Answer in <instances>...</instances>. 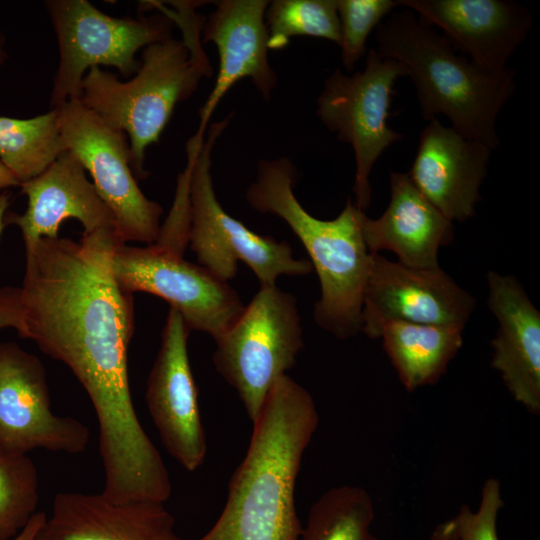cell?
Segmentation results:
<instances>
[{"label":"cell","mask_w":540,"mask_h":540,"mask_svg":"<svg viewBox=\"0 0 540 540\" xmlns=\"http://www.w3.org/2000/svg\"><path fill=\"white\" fill-rule=\"evenodd\" d=\"M119 244L125 243L116 230L102 229L79 241L41 238L25 245L14 326L73 372L94 407L99 446L110 451L132 448L145 436L128 378L133 297L112 268Z\"/></svg>","instance_id":"cell-1"},{"label":"cell","mask_w":540,"mask_h":540,"mask_svg":"<svg viewBox=\"0 0 540 540\" xmlns=\"http://www.w3.org/2000/svg\"><path fill=\"white\" fill-rule=\"evenodd\" d=\"M318 421L310 393L282 376L253 422L219 518L198 540H300L296 480Z\"/></svg>","instance_id":"cell-2"},{"label":"cell","mask_w":540,"mask_h":540,"mask_svg":"<svg viewBox=\"0 0 540 540\" xmlns=\"http://www.w3.org/2000/svg\"><path fill=\"white\" fill-rule=\"evenodd\" d=\"M164 10L182 32L145 47L139 70L131 79L92 67L81 84L79 101L129 141L131 168L137 180L144 169L146 149L159 141L176 105L190 98L213 68L201 41L205 17L196 10L207 1H169Z\"/></svg>","instance_id":"cell-3"},{"label":"cell","mask_w":540,"mask_h":540,"mask_svg":"<svg viewBox=\"0 0 540 540\" xmlns=\"http://www.w3.org/2000/svg\"><path fill=\"white\" fill-rule=\"evenodd\" d=\"M296 175L287 157L262 159L245 198L257 212L281 218L301 241L321 287L314 320L335 337L347 339L362 329L363 296L372 264L373 254L362 234L365 213L348 199L336 218L314 217L295 196Z\"/></svg>","instance_id":"cell-4"},{"label":"cell","mask_w":540,"mask_h":540,"mask_svg":"<svg viewBox=\"0 0 540 540\" xmlns=\"http://www.w3.org/2000/svg\"><path fill=\"white\" fill-rule=\"evenodd\" d=\"M375 41L378 54L401 64L412 80L424 120L442 114L464 137L499 147L496 119L514 93L513 69L479 66L409 9L381 22Z\"/></svg>","instance_id":"cell-5"},{"label":"cell","mask_w":540,"mask_h":540,"mask_svg":"<svg viewBox=\"0 0 540 540\" xmlns=\"http://www.w3.org/2000/svg\"><path fill=\"white\" fill-rule=\"evenodd\" d=\"M233 114L199 130L186 143L190 164V228L188 245L199 264L220 280L237 274L238 262L256 275L260 287L275 286L282 276H303L312 270L306 259H296L291 246L272 236L260 235L230 216L217 199L212 174V152Z\"/></svg>","instance_id":"cell-6"},{"label":"cell","mask_w":540,"mask_h":540,"mask_svg":"<svg viewBox=\"0 0 540 540\" xmlns=\"http://www.w3.org/2000/svg\"><path fill=\"white\" fill-rule=\"evenodd\" d=\"M49 14L58 45L59 63L49 103L56 109L79 99L82 80L92 67L111 66L125 77L140 68L137 52L171 37L175 23L159 2L142 4L158 13L137 18H117L97 9L87 0H48Z\"/></svg>","instance_id":"cell-7"},{"label":"cell","mask_w":540,"mask_h":540,"mask_svg":"<svg viewBox=\"0 0 540 540\" xmlns=\"http://www.w3.org/2000/svg\"><path fill=\"white\" fill-rule=\"evenodd\" d=\"M215 342L214 366L237 391L253 423L303 348L295 297L276 285L260 287Z\"/></svg>","instance_id":"cell-8"},{"label":"cell","mask_w":540,"mask_h":540,"mask_svg":"<svg viewBox=\"0 0 540 540\" xmlns=\"http://www.w3.org/2000/svg\"><path fill=\"white\" fill-rule=\"evenodd\" d=\"M400 76H406L401 64L371 48L362 71L346 75L335 69L316 101L320 121L353 149V191L355 205L361 211L371 203L369 176L373 165L386 148L403 138L387 123L394 83Z\"/></svg>","instance_id":"cell-9"},{"label":"cell","mask_w":540,"mask_h":540,"mask_svg":"<svg viewBox=\"0 0 540 540\" xmlns=\"http://www.w3.org/2000/svg\"><path fill=\"white\" fill-rule=\"evenodd\" d=\"M56 110L65 148L92 176L97 193L115 219L119 238L125 244L154 243L163 209L148 199L137 184L126 134L79 99L70 100Z\"/></svg>","instance_id":"cell-10"},{"label":"cell","mask_w":540,"mask_h":540,"mask_svg":"<svg viewBox=\"0 0 540 540\" xmlns=\"http://www.w3.org/2000/svg\"><path fill=\"white\" fill-rule=\"evenodd\" d=\"M183 254L158 242L143 247L119 244L113 254V273L127 293L145 292L164 299L180 313L190 331H201L216 340L244 304L228 282L187 261Z\"/></svg>","instance_id":"cell-11"},{"label":"cell","mask_w":540,"mask_h":540,"mask_svg":"<svg viewBox=\"0 0 540 540\" xmlns=\"http://www.w3.org/2000/svg\"><path fill=\"white\" fill-rule=\"evenodd\" d=\"M88 442L82 422L52 412L39 358L16 343L0 342V448L25 455L35 449L78 454Z\"/></svg>","instance_id":"cell-12"},{"label":"cell","mask_w":540,"mask_h":540,"mask_svg":"<svg viewBox=\"0 0 540 540\" xmlns=\"http://www.w3.org/2000/svg\"><path fill=\"white\" fill-rule=\"evenodd\" d=\"M475 307L473 296L440 266L414 268L373 254L362 305L368 337L384 320L464 327Z\"/></svg>","instance_id":"cell-13"},{"label":"cell","mask_w":540,"mask_h":540,"mask_svg":"<svg viewBox=\"0 0 540 540\" xmlns=\"http://www.w3.org/2000/svg\"><path fill=\"white\" fill-rule=\"evenodd\" d=\"M189 333L180 313L170 307L145 400L166 450L186 470L194 471L204 462L207 444L188 356Z\"/></svg>","instance_id":"cell-14"},{"label":"cell","mask_w":540,"mask_h":540,"mask_svg":"<svg viewBox=\"0 0 540 540\" xmlns=\"http://www.w3.org/2000/svg\"><path fill=\"white\" fill-rule=\"evenodd\" d=\"M215 9L205 19L202 44H215L219 66L213 89L199 111L198 130L208 123L227 92L241 79L251 82L265 101L271 99L277 75L268 58L267 0L214 1Z\"/></svg>","instance_id":"cell-15"},{"label":"cell","mask_w":540,"mask_h":540,"mask_svg":"<svg viewBox=\"0 0 540 540\" xmlns=\"http://www.w3.org/2000/svg\"><path fill=\"white\" fill-rule=\"evenodd\" d=\"M417 13L419 20L443 30L464 55L490 70L507 68V61L527 37L532 25L528 9L506 0H396Z\"/></svg>","instance_id":"cell-16"},{"label":"cell","mask_w":540,"mask_h":540,"mask_svg":"<svg viewBox=\"0 0 540 540\" xmlns=\"http://www.w3.org/2000/svg\"><path fill=\"white\" fill-rule=\"evenodd\" d=\"M491 151L433 118L421 132L408 175L446 218L464 222L475 214Z\"/></svg>","instance_id":"cell-17"},{"label":"cell","mask_w":540,"mask_h":540,"mask_svg":"<svg viewBox=\"0 0 540 540\" xmlns=\"http://www.w3.org/2000/svg\"><path fill=\"white\" fill-rule=\"evenodd\" d=\"M35 540H182L164 502L58 493Z\"/></svg>","instance_id":"cell-18"},{"label":"cell","mask_w":540,"mask_h":540,"mask_svg":"<svg viewBox=\"0 0 540 540\" xmlns=\"http://www.w3.org/2000/svg\"><path fill=\"white\" fill-rule=\"evenodd\" d=\"M19 186L27 197V208L21 215H6V223L19 227L24 245L59 237L60 225L70 218L81 223L83 233L116 230L111 211L70 151L62 152L43 172Z\"/></svg>","instance_id":"cell-19"},{"label":"cell","mask_w":540,"mask_h":540,"mask_svg":"<svg viewBox=\"0 0 540 540\" xmlns=\"http://www.w3.org/2000/svg\"><path fill=\"white\" fill-rule=\"evenodd\" d=\"M488 307L499 322L492 367L515 401L540 412V313L512 276L490 271Z\"/></svg>","instance_id":"cell-20"},{"label":"cell","mask_w":540,"mask_h":540,"mask_svg":"<svg viewBox=\"0 0 540 540\" xmlns=\"http://www.w3.org/2000/svg\"><path fill=\"white\" fill-rule=\"evenodd\" d=\"M390 193L379 218L365 215L362 220L368 251L391 250L409 267H438V250L453 239V222L420 192L408 173H390Z\"/></svg>","instance_id":"cell-21"},{"label":"cell","mask_w":540,"mask_h":540,"mask_svg":"<svg viewBox=\"0 0 540 540\" xmlns=\"http://www.w3.org/2000/svg\"><path fill=\"white\" fill-rule=\"evenodd\" d=\"M462 326H440L384 320L370 338H382L383 347L408 391L436 383L463 344Z\"/></svg>","instance_id":"cell-22"},{"label":"cell","mask_w":540,"mask_h":540,"mask_svg":"<svg viewBox=\"0 0 540 540\" xmlns=\"http://www.w3.org/2000/svg\"><path fill=\"white\" fill-rule=\"evenodd\" d=\"M64 151L56 109L28 119L0 116V162L20 183L39 175Z\"/></svg>","instance_id":"cell-23"},{"label":"cell","mask_w":540,"mask_h":540,"mask_svg":"<svg viewBox=\"0 0 540 540\" xmlns=\"http://www.w3.org/2000/svg\"><path fill=\"white\" fill-rule=\"evenodd\" d=\"M374 518L373 500L365 489L333 487L311 506L300 540H378L372 532Z\"/></svg>","instance_id":"cell-24"},{"label":"cell","mask_w":540,"mask_h":540,"mask_svg":"<svg viewBox=\"0 0 540 540\" xmlns=\"http://www.w3.org/2000/svg\"><path fill=\"white\" fill-rule=\"evenodd\" d=\"M269 50L285 48L292 37L322 38L340 44L336 0H275L265 12Z\"/></svg>","instance_id":"cell-25"},{"label":"cell","mask_w":540,"mask_h":540,"mask_svg":"<svg viewBox=\"0 0 540 540\" xmlns=\"http://www.w3.org/2000/svg\"><path fill=\"white\" fill-rule=\"evenodd\" d=\"M39 478L25 454L0 448V540L16 537L37 512Z\"/></svg>","instance_id":"cell-26"},{"label":"cell","mask_w":540,"mask_h":540,"mask_svg":"<svg viewBox=\"0 0 540 540\" xmlns=\"http://www.w3.org/2000/svg\"><path fill=\"white\" fill-rule=\"evenodd\" d=\"M397 6L393 0H336L341 60L347 71H352L365 54L371 31Z\"/></svg>","instance_id":"cell-27"},{"label":"cell","mask_w":540,"mask_h":540,"mask_svg":"<svg viewBox=\"0 0 540 540\" xmlns=\"http://www.w3.org/2000/svg\"><path fill=\"white\" fill-rule=\"evenodd\" d=\"M503 506L500 482L486 479L477 509L462 505L453 517L458 540H499L497 519Z\"/></svg>","instance_id":"cell-28"},{"label":"cell","mask_w":540,"mask_h":540,"mask_svg":"<svg viewBox=\"0 0 540 540\" xmlns=\"http://www.w3.org/2000/svg\"><path fill=\"white\" fill-rule=\"evenodd\" d=\"M15 287L0 289V329L12 327L16 322V293Z\"/></svg>","instance_id":"cell-29"},{"label":"cell","mask_w":540,"mask_h":540,"mask_svg":"<svg viewBox=\"0 0 540 540\" xmlns=\"http://www.w3.org/2000/svg\"><path fill=\"white\" fill-rule=\"evenodd\" d=\"M46 513L36 512L21 532L10 540H35V537L46 520Z\"/></svg>","instance_id":"cell-30"},{"label":"cell","mask_w":540,"mask_h":540,"mask_svg":"<svg viewBox=\"0 0 540 540\" xmlns=\"http://www.w3.org/2000/svg\"><path fill=\"white\" fill-rule=\"evenodd\" d=\"M429 540H458L453 518L438 524L432 531Z\"/></svg>","instance_id":"cell-31"},{"label":"cell","mask_w":540,"mask_h":540,"mask_svg":"<svg viewBox=\"0 0 540 540\" xmlns=\"http://www.w3.org/2000/svg\"><path fill=\"white\" fill-rule=\"evenodd\" d=\"M19 185L20 182L14 174L0 162V191L2 192Z\"/></svg>","instance_id":"cell-32"},{"label":"cell","mask_w":540,"mask_h":540,"mask_svg":"<svg viewBox=\"0 0 540 540\" xmlns=\"http://www.w3.org/2000/svg\"><path fill=\"white\" fill-rule=\"evenodd\" d=\"M11 194L8 190L0 192V235L6 224V212L10 204Z\"/></svg>","instance_id":"cell-33"},{"label":"cell","mask_w":540,"mask_h":540,"mask_svg":"<svg viewBox=\"0 0 540 540\" xmlns=\"http://www.w3.org/2000/svg\"><path fill=\"white\" fill-rule=\"evenodd\" d=\"M6 59H7V52L5 49V36L0 31V69L4 65Z\"/></svg>","instance_id":"cell-34"}]
</instances>
